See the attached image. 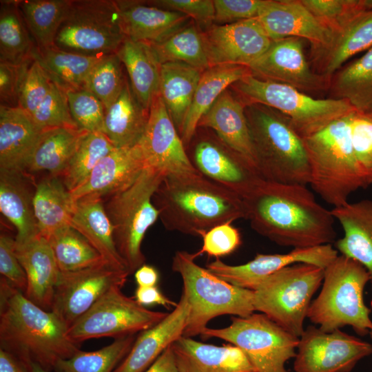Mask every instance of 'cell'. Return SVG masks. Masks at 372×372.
Returning a JSON list of instances; mask_svg holds the SVG:
<instances>
[{
    "label": "cell",
    "mask_w": 372,
    "mask_h": 372,
    "mask_svg": "<svg viewBox=\"0 0 372 372\" xmlns=\"http://www.w3.org/2000/svg\"><path fill=\"white\" fill-rule=\"evenodd\" d=\"M242 199L251 229L278 245L307 248L335 240L331 210L305 185L262 179Z\"/></svg>",
    "instance_id": "1"
},
{
    "label": "cell",
    "mask_w": 372,
    "mask_h": 372,
    "mask_svg": "<svg viewBox=\"0 0 372 372\" xmlns=\"http://www.w3.org/2000/svg\"><path fill=\"white\" fill-rule=\"evenodd\" d=\"M153 203L167 230L197 237L217 225L246 219L239 196L198 172L165 176Z\"/></svg>",
    "instance_id": "2"
},
{
    "label": "cell",
    "mask_w": 372,
    "mask_h": 372,
    "mask_svg": "<svg viewBox=\"0 0 372 372\" xmlns=\"http://www.w3.org/2000/svg\"><path fill=\"white\" fill-rule=\"evenodd\" d=\"M67 330L53 312L30 301L1 277L0 348L23 364L34 362L52 372L58 361L80 350Z\"/></svg>",
    "instance_id": "3"
},
{
    "label": "cell",
    "mask_w": 372,
    "mask_h": 372,
    "mask_svg": "<svg viewBox=\"0 0 372 372\" xmlns=\"http://www.w3.org/2000/svg\"><path fill=\"white\" fill-rule=\"evenodd\" d=\"M354 112L302 138L309 166V185L333 207L347 204L353 192L365 188L351 144L350 123Z\"/></svg>",
    "instance_id": "4"
},
{
    "label": "cell",
    "mask_w": 372,
    "mask_h": 372,
    "mask_svg": "<svg viewBox=\"0 0 372 372\" xmlns=\"http://www.w3.org/2000/svg\"><path fill=\"white\" fill-rule=\"evenodd\" d=\"M245 115L262 177L284 184L307 186L310 172L302 138L289 120L267 106L249 103Z\"/></svg>",
    "instance_id": "5"
},
{
    "label": "cell",
    "mask_w": 372,
    "mask_h": 372,
    "mask_svg": "<svg viewBox=\"0 0 372 372\" xmlns=\"http://www.w3.org/2000/svg\"><path fill=\"white\" fill-rule=\"evenodd\" d=\"M319 295L307 312L310 321L324 332L350 326L362 336L372 330L371 310L364 300V289L370 277L356 260L338 256L324 269Z\"/></svg>",
    "instance_id": "6"
},
{
    "label": "cell",
    "mask_w": 372,
    "mask_h": 372,
    "mask_svg": "<svg viewBox=\"0 0 372 372\" xmlns=\"http://www.w3.org/2000/svg\"><path fill=\"white\" fill-rule=\"evenodd\" d=\"M172 268L182 278L183 294L189 305L183 336L201 335L209 322L219 316L247 317L254 313V291L233 285L201 267L193 254L177 251Z\"/></svg>",
    "instance_id": "7"
},
{
    "label": "cell",
    "mask_w": 372,
    "mask_h": 372,
    "mask_svg": "<svg viewBox=\"0 0 372 372\" xmlns=\"http://www.w3.org/2000/svg\"><path fill=\"white\" fill-rule=\"evenodd\" d=\"M165 176L146 167L131 185L103 201L117 251L130 275L145 264L142 242L148 229L159 218L153 196Z\"/></svg>",
    "instance_id": "8"
},
{
    "label": "cell",
    "mask_w": 372,
    "mask_h": 372,
    "mask_svg": "<svg viewBox=\"0 0 372 372\" xmlns=\"http://www.w3.org/2000/svg\"><path fill=\"white\" fill-rule=\"evenodd\" d=\"M232 85L247 104L263 105L284 115L302 138L355 110L346 100L315 99L289 85L258 79L251 74Z\"/></svg>",
    "instance_id": "9"
},
{
    "label": "cell",
    "mask_w": 372,
    "mask_h": 372,
    "mask_svg": "<svg viewBox=\"0 0 372 372\" xmlns=\"http://www.w3.org/2000/svg\"><path fill=\"white\" fill-rule=\"evenodd\" d=\"M324 269L297 263L266 277L254 290L255 311L300 338L312 298L323 281Z\"/></svg>",
    "instance_id": "10"
},
{
    "label": "cell",
    "mask_w": 372,
    "mask_h": 372,
    "mask_svg": "<svg viewBox=\"0 0 372 372\" xmlns=\"http://www.w3.org/2000/svg\"><path fill=\"white\" fill-rule=\"evenodd\" d=\"M204 339L216 338L238 347L255 372H289L286 362L294 358L299 338L292 335L264 313L232 316L226 327H207Z\"/></svg>",
    "instance_id": "11"
},
{
    "label": "cell",
    "mask_w": 372,
    "mask_h": 372,
    "mask_svg": "<svg viewBox=\"0 0 372 372\" xmlns=\"http://www.w3.org/2000/svg\"><path fill=\"white\" fill-rule=\"evenodd\" d=\"M126 37L116 1H72L54 46L87 56L115 53Z\"/></svg>",
    "instance_id": "12"
},
{
    "label": "cell",
    "mask_w": 372,
    "mask_h": 372,
    "mask_svg": "<svg viewBox=\"0 0 372 372\" xmlns=\"http://www.w3.org/2000/svg\"><path fill=\"white\" fill-rule=\"evenodd\" d=\"M114 287L105 293L67 330L69 339L79 346L93 338L115 339L133 335L161 321L168 313L152 311Z\"/></svg>",
    "instance_id": "13"
},
{
    "label": "cell",
    "mask_w": 372,
    "mask_h": 372,
    "mask_svg": "<svg viewBox=\"0 0 372 372\" xmlns=\"http://www.w3.org/2000/svg\"><path fill=\"white\" fill-rule=\"evenodd\" d=\"M195 132L186 149L194 168L241 198L262 179L258 168L245 156L231 148L216 133L205 128Z\"/></svg>",
    "instance_id": "14"
},
{
    "label": "cell",
    "mask_w": 372,
    "mask_h": 372,
    "mask_svg": "<svg viewBox=\"0 0 372 372\" xmlns=\"http://www.w3.org/2000/svg\"><path fill=\"white\" fill-rule=\"evenodd\" d=\"M129 275L106 261L75 271L61 272L50 311L68 329L110 289L123 287Z\"/></svg>",
    "instance_id": "15"
},
{
    "label": "cell",
    "mask_w": 372,
    "mask_h": 372,
    "mask_svg": "<svg viewBox=\"0 0 372 372\" xmlns=\"http://www.w3.org/2000/svg\"><path fill=\"white\" fill-rule=\"evenodd\" d=\"M372 353V345L340 329L324 332L310 325L299 338L294 372H350Z\"/></svg>",
    "instance_id": "16"
},
{
    "label": "cell",
    "mask_w": 372,
    "mask_h": 372,
    "mask_svg": "<svg viewBox=\"0 0 372 372\" xmlns=\"http://www.w3.org/2000/svg\"><path fill=\"white\" fill-rule=\"evenodd\" d=\"M338 256V251L328 244L295 248L286 254H258L251 260L238 265H227L218 258L208 263L206 269L233 285L254 291L263 279L284 267L307 263L324 269Z\"/></svg>",
    "instance_id": "17"
},
{
    "label": "cell",
    "mask_w": 372,
    "mask_h": 372,
    "mask_svg": "<svg viewBox=\"0 0 372 372\" xmlns=\"http://www.w3.org/2000/svg\"><path fill=\"white\" fill-rule=\"evenodd\" d=\"M203 37L210 67L225 64L249 67L272 43L257 17L210 27Z\"/></svg>",
    "instance_id": "18"
},
{
    "label": "cell",
    "mask_w": 372,
    "mask_h": 372,
    "mask_svg": "<svg viewBox=\"0 0 372 372\" xmlns=\"http://www.w3.org/2000/svg\"><path fill=\"white\" fill-rule=\"evenodd\" d=\"M137 145L146 167L165 176L197 172L159 95L150 107L147 125Z\"/></svg>",
    "instance_id": "19"
},
{
    "label": "cell",
    "mask_w": 372,
    "mask_h": 372,
    "mask_svg": "<svg viewBox=\"0 0 372 372\" xmlns=\"http://www.w3.org/2000/svg\"><path fill=\"white\" fill-rule=\"evenodd\" d=\"M303 40L287 37L272 41L268 50L248 67L251 74L302 91L320 88L324 79L311 71L304 54Z\"/></svg>",
    "instance_id": "20"
},
{
    "label": "cell",
    "mask_w": 372,
    "mask_h": 372,
    "mask_svg": "<svg viewBox=\"0 0 372 372\" xmlns=\"http://www.w3.org/2000/svg\"><path fill=\"white\" fill-rule=\"evenodd\" d=\"M257 18L272 41L298 37L324 50L333 39V32L300 0H266Z\"/></svg>",
    "instance_id": "21"
},
{
    "label": "cell",
    "mask_w": 372,
    "mask_h": 372,
    "mask_svg": "<svg viewBox=\"0 0 372 372\" xmlns=\"http://www.w3.org/2000/svg\"><path fill=\"white\" fill-rule=\"evenodd\" d=\"M146 167L138 145L115 147L95 166L87 179L70 192L74 200L102 198L131 185Z\"/></svg>",
    "instance_id": "22"
},
{
    "label": "cell",
    "mask_w": 372,
    "mask_h": 372,
    "mask_svg": "<svg viewBox=\"0 0 372 372\" xmlns=\"http://www.w3.org/2000/svg\"><path fill=\"white\" fill-rule=\"evenodd\" d=\"M189 313V303L182 293L170 313L156 324L141 332L114 372H145L167 348L183 335Z\"/></svg>",
    "instance_id": "23"
},
{
    "label": "cell",
    "mask_w": 372,
    "mask_h": 372,
    "mask_svg": "<svg viewBox=\"0 0 372 372\" xmlns=\"http://www.w3.org/2000/svg\"><path fill=\"white\" fill-rule=\"evenodd\" d=\"M15 254L27 278L23 294L50 311L61 271L48 239L38 234L23 241L15 240Z\"/></svg>",
    "instance_id": "24"
},
{
    "label": "cell",
    "mask_w": 372,
    "mask_h": 372,
    "mask_svg": "<svg viewBox=\"0 0 372 372\" xmlns=\"http://www.w3.org/2000/svg\"><path fill=\"white\" fill-rule=\"evenodd\" d=\"M123 31L135 41L161 43L189 23L181 12L147 6L137 1H116Z\"/></svg>",
    "instance_id": "25"
},
{
    "label": "cell",
    "mask_w": 372,
    "mask_h": 372,
    "mask_svg": "<svg viewBox=\"0 0 372 372\" xmlns=\"http://www.w3.org/2000/svg\"><path fill=\"white\" fill-rule=\"evenodd\" d=\"M171 346L180 372H255L245 353L231 344L216 346L183 335Z\"/></svg>",
    "instance_id": "26"
},
{
    "label": "cell",
    "mask_w": 372,
    "mask_h": 372,
    "mask_svg": "<svg viewBox=\"0 0 372 372\" xmlns=\"http://www.w3.org/2000/svg\"><path fill=\"white\" fill-rule=\"evenodd\" d=\"M245 106L227 89L201 117L198 127L214 131L228 146L257 167Z\"/></svg>",
    "instance_id": "27"
},
{
    "label": "cell",
    "mask_w": 372,
    "mask_h": 372,
    "mask_svg": "<svg viewBox=\"0 0 372 372\" xmlns=\"http://www.w3.org/2000/svg\"><path fill=\"white\" fill-rule=\"evenodd\" d=\"M43 131L19 106L0 105V170H24Z\"/></svg>",
    "instance_id": "28"
},
{
    "label": "cell",
    "mask_w": 372,
    "mask_h": 372,
    "mask_svg": "<svg viewBox=\"0 0 372 372\" xmlns=\"http://www.w3.org/2000/svg\"><path fill=\"white\" fill-rule=\"evenodd\" d=\"M331 211L344 231L335 243L336 249L366 269L372 285V200L348 202Z\"/></svg>",
    "instance_id": "29"
},
{
    "label": "cell",
    "mask_w": 372,
    "mask_h": 372,
    "mask_svg": "<svg viewBox=\"0 0 372 372\" xmlns=\"http://www.w3.org/2000/svg\"><path fill=\"white\" fill-rule=\"evenodd\" d=\"M35 187L24 170H0V210L16 228V241L39 234L33 209Z\"/></svg>",
    "instance_id": "30"
},
{
    "label": "cell",
    "mask_w": 372,
    "mask_h": 372,
    "mask_svg": "<svg viewBox=\"0 0 372 372\" xmlns=\"http://www.w3.org/2000/svg\"><path fill=\"white\" fill-rule=\"evenodd\" d=\"M149 116V110L137 99L126 77L119 96L105 110L102 132L114 147H134L144 134Z\"/></svg>",
    "instance_id": "31"
},
{
    "label": "cell",
    "mask_w": 372,
    "mask_h": 372,
    "mask_svg": "<svg viewBox=\"0 0 372 372\" xmlns=\"http://www.w3.org/2000/svg\"><path fill=\"white\" fill-rule=\"evenodd\" d=\"M251 74L248 67L225 64L204 70L198 82L180 136L185 149L193 138L201 117L230 85Z\"/></svg>",
    "instance_id": "32"
},
{
    "label": "cell",
    "mask_w": 372,
    "mask_h": 372,
    "mask_svg": "<svg viewBox=\"0 0 372 372\" xmlns=\"http://www.w3.org/2000/svg\"><path fill=\"white\" fill-rule=\"evenodd\" d=\"M115 53L126 69L137 99L149 110L159 95L161 67L151 45L126 38Z\"/></svg>",
    "instance_id": "33"
},
{
    "label": "cell",
    "mask_w": 372,
    "mask_h": 372,
    "mask_svg": "<svg viewBox=\"0 0 372 372\" xmlns=\"http://www.w3.org/2000/svg\"><path fill=\"white\" fill-rule=\"evenodd\" d=\"M71 227L90 242L104 260L119 269L128 271L117 251L113 227L105 211L103 199L76 200Z\"/></svg>",
    "instance_id": "34"
},
{
    "label": "cell",
    "mask_w": 372,
    "mask_h": 372,
    "mask_svg": "<svg viewBox=\"0 0 372 372\" xmlns=\"http://www.w3.org/2000/svg\"><path fill=\"white\" fill-rule=\"evenodd\" d=\"M76 201L60 177L49 175L36 185L34 214L39 233L48 238L63 227L71 226Z\"/></svg>",
    "instance_id": "35"
},
{
    "label": "cell",
    "mask_w": 372,
    "mask_h": 372,
    "mask_svg": "<svg viewBox=\"0 0 372 372\" xmlns=\"http://www.w3.org/2000/svg\"><path fill=\"white\" fill-rule=\"evenodd\" d=\"M87 132L69 127L43 131L24 171L61 177Z\"/></svg>",
    "instance_id": "36"
},
{
    "label": "cell",
    "mask_w": 372,
    "mask_h": 372,
    "mask_svg": "<svg viewBox=\"0 0 372 372\" xmlns=\"http://www.w3.org/2000/svg\"><path fill=\"white\" fill-rule=\"evenodd\" d=\"M202 73L203 71L181 62L161 64L159 96L179 134Z\"/></svg>",
    "instance_id": "37"
},
{
    "label": "cell",
    "mask_w": 372,
    "mask_h": 372,
    "mask_svg": "<svg viewBox=\"0 0 372 372\" xmlns=\"http://www.w3.org/2000/svg\"><path fill=\"white\" fill-rule=\"evenodd\" d=\"M372 47V11L357 14L333 32L324 49V74L330 78L351 56Z\"/></svg>",
    "instance_id": "38"
},
{
    "label": "cell",
    "mask_w": 372,
    "mask_h": 372,
    "mask_svg": "<svg viewBox=\"0 0 372 372\" xmlns=\"http://www.w3.org/2000/svg\"><path fill=\"white\" fill-rule=\"evenodd\" d=\"M101 56L69 52L56 46L37 48L34 53L50 80L65 92L84 88L91 70Z\"/></svg>",
    "instance_id": "39"
},
{
    "label": "cell",
    "mask_w": 372,
    "mask_h": 372,
    "mask_svg": "<svg viewBox=\"0 0 372 372\" xmlns=\"http://www.w3.org/2000/svg\"><path fill=\"white\" fill-rule=\"evenodd\" d=\"M36 49L17 1H1L0 61L23 63L34 58Z\"/></svg>",
    "instance_id": "40"
},
{
    "label": "cell",
    "mask_w": 372,
    "mask_h": 372,
    "mask_svg": "<svg viewBox=\"0 0 372 372\" xmlns=\"http://www.w3.org/2000/svg\"><path fill=\"white\" fill-rule=\"evenodd\" d=\"M71 2V0L17 1L37 49L54 46L56 34Z\"/></svg>",
    "instance_id": "41"
},
{
    "label": "cell",
    "mask_w": 372,
    "mask_h": 372,
    "mask_svg": "<svg viewBox=\"0 0 372 372\" xmlns=\"http://www.w3.org/2000/svg\"><path fill=\"white\" fill-rule=\"evenodd\" d=\"M333 88L356 111L372 112V47L337 72Z\"/></svg>",
    "instance_id": "42"
},
{
    "label": "cell",
    "mask_w": 372,
    "mask_h": 372,
    "mask_svg": "<svg viewBox=\"0 0 372 372\" xmlns=\"http://www.w3.org/2000/svg\"><path fill=\"white\" fill-rule=\"evenodd\" d=\"M61 272L87 268L105 261L77 230L68 226L46 238Z\"/></svg>",
    "instance_id": "43"
},
{
    "label": "cell",
    "mask_w": 372,
    "mask_h": 372,
    "mask_svg": "<svg viewBox=\"0 0 372 372\" xmlns=\"http://www.w3.org/2000/svg\"><path fill=\"white\" fill-rule=\"evenodd\" d=\"M150 45L161 64L181 62L203 72L210 67L203 32L194 25L188 24L161 43Z\"/></svg>",
    "instance_id": "44"
},
{
    "label": "cell",
    "mask_w": 372,
    "mask_h": 372,
    "mask_svg": "<svg viewBox=\"0 0 372 372\" xmlns=\"http://www.w3.org/2000/svg\"><path fill=\"white\" fill-rule=\"evenodd\" d=\"M134 335L115 339L111 344L94 351L79 350L72 357L62 359L52 372H114L130 351Z\"/></svg>",
    "instance_id": "45"
},
{
    "label": "cell",
    "mask_w": 372,
    "mask_h": 372,
    "mask_svg": "<svg viewBox=\"0 0 372 372\" xmlns=\"http://www.w3.org/2000/svg\"><path fill=\"white\" fill-rule=\"evenodd\" d=\"M115 147L101 132H87L61 176L68 191L79 187L98 163Z\"/></svg>",
    "instance_id": "46"
},
{
    "label": "cell",
    "mask_w": 372,
    "mask_h": 372,
    "mask_svg": "<svg viewBox=\"0 0 372 372\" xmlns=\"http://www.w3.org/2000/svg\"><path fill=\"white\" fill-rule=\"evenodd\" d=\"M122 63L116 53L103 55L91 70L84 89L96 96L107 110L118 99L125 84Z\"/></svg>",
    "instance_id": "47"
},
{
    "label": "cell",
    "mask_w": 372,
    "mask_h": 372,
    "mask_svg": "<svg viewBox=\"0 0 372 372\" xmlns=\"http://www.w3.org/2000/svg\"><path fill=\"white\" fill-rule=\"evenodd\" d=\"M300 1L333 32L357 14L372 11V0H300Z\"/></svg>",
    "instance_id": "48"
},
{
    "label": "cell",
    "mask_w": 372,
    "mask_h": 372,
    "mask_svg": "<svg viewBox=\"0 0 372 372\" xmlns=\"http://www.w3.org/2000/svg\"><path fill=\"white\" fill-rule=\"evenodd\" d=\"M65 92L72 117L77 126L88 132H102L105 114L102 102L84 88Z\"/></svg>",
    "instance_id": "49"
},
{
    "label": "cell",
    "mask_w": 372,
    "mask_h": 372,
    "mask_svg": "<svg viewBox=\"0 0 372 372\" xmlns=\"http://www.w3.org/2000/svg\"><path fill=\"white\" fill-rule=\"evenodd\" d=\"M350 132L354 155L366 187L372 184V112L355 110Z\"/></svg>",
    "instance_id": "50"
},
{
    "label": "cell",
    "mask_w": 372,
    "mask_h": 372,
    "mask_svg": "<svg viewBox=\"0 0 372 372\" xmlns=\"http://www.w3.org/2000/svg\"><path fill=\"white\" fill-rule=\"evenodd\" d=\"M31 117L43 130L61 127L79 128L72 117L66 92L53 82Z\"/></svg>",
    "instance_id": "51"
},
{
    "label": "cell",
    "mask_w": 372,
    "mask_h": 372,
    "mask_svg": "<svg viewBox=\"0 0 372 372\" xmlns=\"http://www.w3.org/2000/svg\"><path fill=\"white\" fill-rule=\"evenodd\" d=\"M52 81L39 62L34 57L23 78L19 105L30 116L49 92Z\"/></svg>",
    "instance_id": "52"
},
{
    "label": "cell",
    "mask_w": 372,
    "mask_h": 372,
    "mask_svg": "<svg viewBox=\"0 0 372 372\" xmlns=\"http://www.w3.org/2000/svg\"><path fill=\"white\" fill-rule=\"evenodd\" d=\"M203 238V245L196 253L194 258L207 254L215 257L216 259L231 254L241 245V235L239 230L231 225L226 223L217 225L207 232Z\"/></svg>",
    "instance_id": "53"
},
{
    "label": "cell",
    "mask_w": 372,
    "mask_h": 372,
    "mask_svg": "<svg viewBox=\"0 0 372 372\" xmlns=\"http://www.w3.org/2000/svg\"><path fill=\"white\" fill-rule=\"evenodd\" d=\"M0 273L1 278L25 293L27 278L15 254V238L6 234L0 236Z\"/></svg>",
    "instance_id": "54"
},
{
    "label": "cell",
    "mask_w": 372,
    "mask_h": 372,
    "mask_svg": "<svg viewBox=\"0 0 372 372\" xmlns=\"http://www.w3.org/2000/svg\"><path fill=\"white\" fill-rule=\"evenodd\" d=\"M32 59L21 64L0 61L1 105L10 107L19 106V95L21 82Z\"/></svg>",
    "instance_id": "55"
},
{
    "label": "cell",
    "mask_w": 372,
    "mask_h": 372,
    "mask_svg": "<svg viewBox=\"0 0 372 372\" xmlns=\"http://www.w3.org/2000/svg\"><path fill=\"white\" fill-rule=\"evenodd\" d=\"M149 2L147 3L186 14L201 25H209L215 19L214 3L211 0H158Z\"/></svg>",
    "instance_id": "56"
},
{
    "label": "cell",
    "mask_w": 372,
    "mask_h": 372,
    "mask_svg": "<svg viewBox=\"0 0 372 372\" xmlns=\"http://www.w3.org/2000/svg\"><path fill=\"white\" fill-rule=\"evenodd\" d=\"M266 0H214L218 22H237L256 18Z\"/></svg>",
    "instance_id": "57"
},
{
    "label": "cell",
    "mask_w": 372,
    "mask_h": 372,
    "mask_svg": "<svg viewBox=\"0 0 372 372\" xmlns=\"http://www.w3.org/2000/svg\"><path fill=\"white\" fill-rule=\"evenodd\" d=\"M134 298L143 307L158 304L169 309L178 304L165 296L157 286L138 287Z\"/></svg>",
    "instance_id": "58"
},
{
    "label": "cell",
    "mask_w": 372,
    "mask_h": 372,
    "mask_svg": "<svg viewBox=\"0 0 372 372\" xmlns=\"http://www.w3.org/2000/svg\"><path fill=\"white\" fill-rule=\"evenodd\" d=\"M171 345L163 351L145 372H180Z\"/></svg>",
    "instance_id": "59"
},
{
    "label": "cell",
    "mask_w": 372,
    "mask_h": 372,
    "mask_svg": "<svg viewBox=\"0 0 372 372\" xmlns=\"http://www.w3.org/2000/svg\"><path fill=\"white\" fill-rule=\"evenodd\" d=\"M134 278L138 287L156 286L159 274L155 267L144 264L135 271Z\"/></svg>",
    "instance_id": "60"
},
{
    "label": "cell",
    "mask_w": 372,
    "mask_h": 372,
    "mask_svg": "<svg viewBox=\"0 0 372 372\" xmlns=\"http://www.w3.org/2000/svg\"><path fill=\"white\" fill-rule=\"evenodd\" d=\"M0 372H28V371L18 358L0 348Z\"/></svg>",
    "instance_id": "61"
},
{
    "label": "cell",
    "mask_w": 372,
    "mask_h": 372,
    "mask_svg": "<svg viewBox=\"0 0 372 372\" xmlns=\"http://www.w3.org/2000/svg\"><path fill=\"white\" fill-rule=\"evenodd\" d=\"M23 364L26 367L28 372H50L48 370L43 368L39 364L34 362H29Z\"/></svg>",
    "instance_id": "62"
},
{
    "label": "cell",
    "mask_w": 372,
    "mask_h": 372,
    "mask_svg": "<svg viewBox=\"0 0 372 372\" xmlns=\"http://www.w3.org/2000/svg\"><path fill=\"white\" fill-rule=\"evenodd\" d=\"M369 335H370V337H371V338L372 340V330L370 331Z\"/></svg>",
    "instance_id": "63"
}]
</instances>
